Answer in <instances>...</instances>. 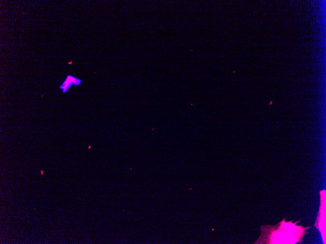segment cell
I'll list each match as a JSON object with an SVG mask.
<instances>
[{
  "label": "cell",
  "mask_w": 326,
  "mask_h": 244,
  "mask_svg": "<svg viewBox=\"0 0 326 244\" xmlns=\"http://www.w3.org/2000/svg\"><path fill=\"white\" fill-rule=\"evenodd\" d=\"M284 218L275 225H264L261 227L262 234L255 244H296L301 243L310 227L297 225L300 221L293 223L285 222Z\"/></svg>",
  "instance_id": "6da1fadb"
},
{
  "label": "cell",
  "mask_w": 326,
  "mask_h": 244,
  "mask_svg": "<svg viewBox=\"0 0 326 244\" xmlns=\"http://www.w3.org/2000/svg\"><path fill=\"white\" fill-rule=\"evenodd\" d=\"M81 82V81L79 79L69 75L67 77L66 80L63 83V84L60 88L63 90L64 93L72 84L79 85Z\"/></svg>",
  "instance_id": "7a4b0ae2"
}]
</instances>
